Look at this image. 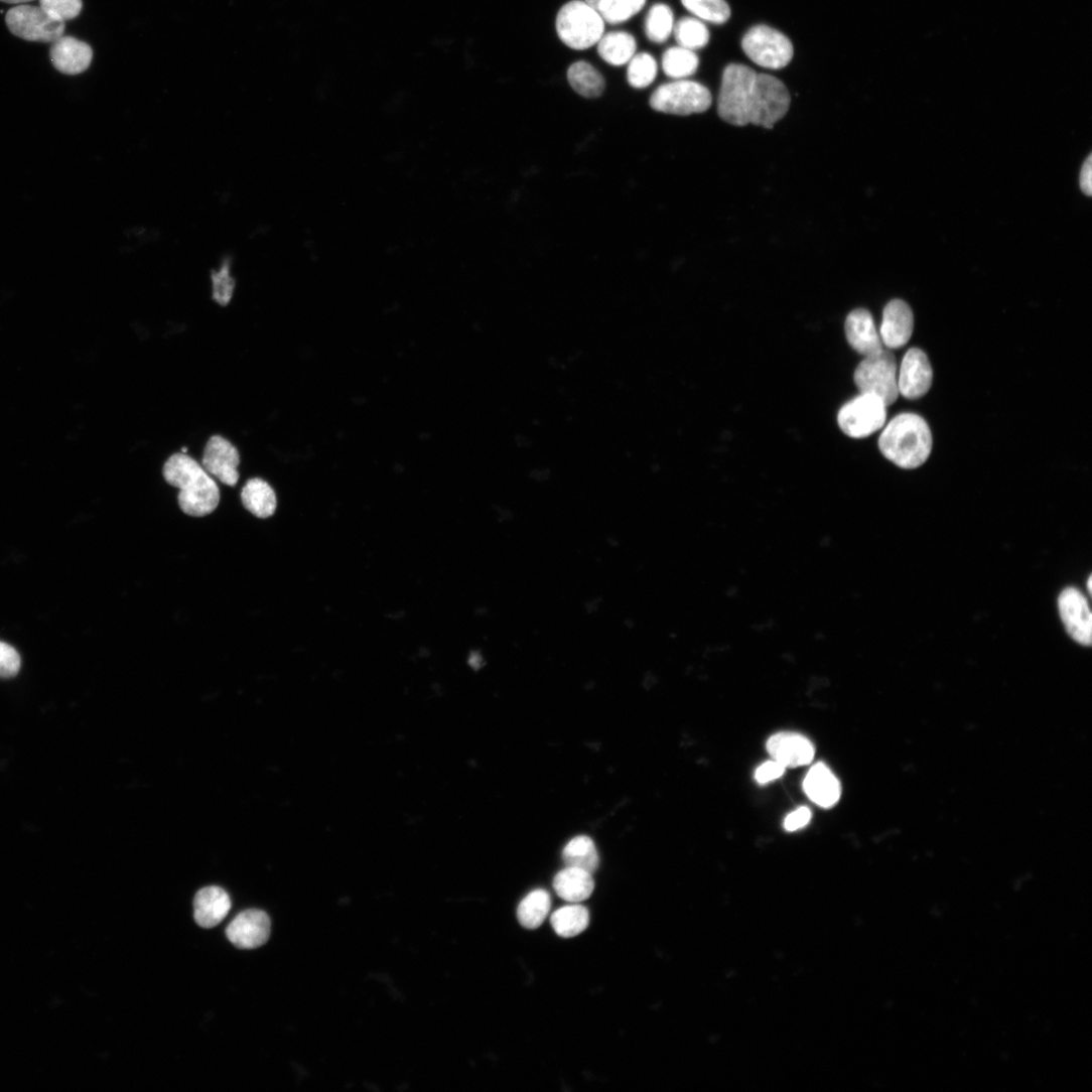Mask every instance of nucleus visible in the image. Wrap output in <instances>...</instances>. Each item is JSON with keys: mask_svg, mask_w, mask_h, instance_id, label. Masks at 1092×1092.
<instances>
[{"mask_svg": "<svg viewBox=\"0 0 1092 1092\" xmlns=\"http://www.w3.org/2000/svg\"><path fill=\"white\" fill-rule=\"evenodd\" d=\"M240 454L237 448L220 435L212 436L206 444L201 466L222 484L235 487L239 481Z\"/></svg>", "mask_w": 1092, "mask_h": 1092, "instance_id": "9b49d317", "label": "nucleus"}, {"mask_svg": "<svg viewBox=\"0 0 1092 1092\" xmlns=\"http://www.w3.org/2000/svg\"><path fill=\"white\" fill-rule=\"evenodd\" d=\"M790 103L787 88L772 76L742 64H729L723 72L717 111L730 125L772 129L786 116Z\"/></svg>", "mask_w": 1092, "mask_h": 1092, "instance_id": "f257e3e1", "label": "nucleus"}, {"mask_svg": "<svg viewBox=\"0 0 1092 1092\" xmlns=\"http://www.w3.org/2000/svg\"><path fill=\"white\" fill-rule=\"evenodd\" d=\"M1091 172H1092V160H1091V155H1089L1087 157V159L1085 160V162L1083 163L1082 168H1081V172H1080V187H1081L1082 191L1086 195H1091V192H1092Z\"/></svg>", "mask_w": 1092, "mask_h": 1092, "instance_id": "4c0bfd02", "label": "nucleus"}, {"mask_svg": "<svg viewBox=\"0 0 1092 1092\" xmlns=\"http://www.w3.org/2000/svg\"><path fill=\"white\" fill-rule=\"evenodd\" d=\"M6 24L13 35L29 42L54 43L64 36L65 23L50 17L41 7L20 5L9 10Z\"/></svg>", "mask_w": 1092, "mask_h": 1092, "instance_id": "1a4fd4ad", "label": "nucleus"}, {"mask_svg": "<svg viewBox=\"0 0 1092 1092\" xmlns=\"http://www.w3.org/2000/svg\"><path fill=\"white\" fill-rule=\"evenodd\" d=\"M767 750L772 760L786 769L809 765L815 755L814 745L807 737L790 731L772 735L767 741Z\"/></svg>", "mask_w": 1092, "mask_h": 1092, "instance_id": "4468645a", "label": "nucleus"}, {"mask_svg": "<svg viewBox=\"0 0 1092 1092\" xmlns=\"http://www.w3.org/2000/svg\"><path fill=\"white\" fill-rule=\"evenodd\" d=\"M554 889L564 901L579 904L588 900L595 889L592 874L578 868L567 867L554 879Z\"/></svg>", "mask_w": 1092, "mask_h": 1092, "instance_id": "aec40b11", "label": "nucleus"}, {"mask_svg": "<svg viewBox=\"0 0 1092 1092\" xmlns=\"http://www.w3.org/2000/svg\"><path fill=\"white\" fill-rule=\"evenodd\" d=\"M551 923L560 937L574 938L589 927L590 913L580 905L567 906L553 914Z\"/></svg>", "mask_w": 1092, "mask_h": 1092, "instance_id": "393cba45", "label": "nucleus"}, {"mask_svg": "<svg viewBox=\"0 0 1092 1092\" xmlns=\"http://www.w3.org/2000/svg\"><path fill=\"white\" fill-rule=\"evenodd\" d=\"M878 445L889 460L902 468L914 469L923 465L931 455L932 431L920 415L903 413L888 424Z\"/></svg>", "mask_w": 1092, "mask_h": 1092, "instance_id": "7ed1b4c3", "label": "nucleus"}, {"mask_svg": "<svg viewBox=\"0 0 1092 1092\" xmlns=\"http://www.w3.org/2000/svg\"><path fill=\"white\" fill-rule=\"evenodd\" d=\"M803 789L808 798L818 806L831 808L842 795L839 779L824 763L814 765L803 781Z\"/></svg>", "mask_w": 1092, "mask_h": 1092, "instance_id": "a211bd4d", "label": "nucleus"}, {"mask_svg": "<svg viewBox=\"0 0 1092 1092\" xmlns=\"http://www.w3.org/2000/svg\"><path fill=\"white\" fill-rule=\"evenodd\" d=\"M232 907L228 894L217 886L199 891L193 901L194 921L203 929H213L220 925Z\"/></svg>", "mask_w": 1092, "mask_h": 1092, "instance_id": "6ab92c4d", "label": "nucleus"}, {"mask_svg": "<svg viewBox=\"0 0 1092 1092\" xmlns=\"http://www.w3.org/2000/svg\"><path fill=\"white\" fill-rule=\"evenodd\" d=\"M845 333L851 348L865 358L884 350L874 319L865 309H857L848 315Z\"/></svg>", "mask_w": 1092, "mask_h": 1092, "instance_id": "dca6fc26", "label": "nucleus"}, {"mask_svg": "<svg viewBox=\"0 0 1092 1092\" xmlns=\"http://www.w3.org/2000/svg\"><path fill=\"white\" fill-rule=\"evenodd\" d=\"M230 268L231 259L226 258L221 269L217 272L212 271L211 276L213 282L212 299L223 307L231 302L236 286L235 280L231 277Z\"/></svg>", "mask_w": 1092, "mask_h": 1092, "instance_id": "473e14b6", "label": "nucleus"}, {"mask_svg": "<svg viewBox=\"0 0 1092 1092\" xmlns=\"http://www.w3.org/2000/svg\"><path fill=\"white\" fill-rule=\"evenodd\" d=\"M552 908V899L548 892L538 890L529 894L519 905L517 918L520 925L528 930L539 928Z\"/></svg>", "mask_w": 1092, "mask_h": 1092, "instance_id": "b1692460", "label": "nucleus"}, {"mask_svg": "<svg viewBox=\"0 0 1092 1092\" xmlns=\"http://www.w3.org/2000/svg\"><path fill=\"white\" fill-rule=\"evenodd\" d=\"M685 9L694 17L715 25L725 24L731 11L725 0H681Z\"/></svg>", "mask_w": 1092, "mask_h": 1092, "instance_id": "c756f323", "label": "nucleus"}, {"mask_svg": "<svg viewBox=\"0 0 1092 1092\" xmlns=\"http://www.w3.org/2000/svg\"><path fill=\"white\" fill-rule=\"evenodd\" d=\"M167 484L179 490L180 509L192 517L213 513L220 502V490L206 469L186 453L171 455L163 466Z\"/></svg>", "mask_w": 1092, "mask_h": 1092, "instance_id": "f03ea898", "label": "nucleus"}, {"mask_svg": "<svg viewBox=\"0 0 1092 1092\" xmlns=\"http://www.w3.org/2000/svg\"><path fill=\"white\" fill-rule=\"evenodd\" d=\"M567 867L578 868L593 874L599 866V855L592 839L580 836L573 839L563 852Z\"/></svg>", "mask_w": 1092, "mask_h": 1092, "instance_id": "a878e982", "label": "nucleus"}, {"mask_svg": "<svg viewBox=\"0 0 1092 1092\" xmlns=\"http://www.w3.org/2000/svg\"><path fill=\"white\" fill-rule=\"evenodd\" d=\"M662 67L667 77L676 81L693 76L699 67V58L692 50L677 46L663 55Z\"/></svg>", "mask_w": 1092, "mask_h": 1092, "instance_id": "bb28decb", "label": "nucleus"}, {"mask_svg": "<svg viewBox=\"0 0 1092 1092\" xmlns=\"http://www.w3.org/2000/svg\"><path fill=\"white\" fill-rule=\"evenodd\" d=\"M786 768L775 760L768 761L761 765L756 773L755 779L759 784H767L781 778L785 774Z\"/></svg>", "mask_w": 1092, "mask_h": 1092, "instance_id": "c9c22d12", "label": "nucleus"}, {"mask_svg": "<svg viewBox=\"0 0 1092 1092\" xmlns=\"http://www.w3.org/2000/svg\"><path fill=\"white\" fill-rule=\"evenodd\" d=\"M933 369L927 355L912 349L905 356L898 376L899 391L906 399L924 397L933 384Z\"/></svg>", "mask_w": 1092, "mask_h": 1092, "instance_id": "f8f14e48", "label": "nucleus"}, {"mask_svg": "<svg viewBox=\"0 0 1092 1092\" xmlns=\"http://www.w3.org/2000/svg\"><path fill=\"white\" fill-rule=\"evenodd\" d=\"M243 506L258 518H268L275 514L278 506L276 492L259 477L249 480L242 489Z\"/></svg>", "mask_w": 1092, "mask_h": 1092, "instance_id": "412c9836", "label": "nucleus"}, {"mask_svg": "<svg viewBox=\"0 0 1092 1092\" xmlns=\"http://www.w3.org/2000/svg\"><path fill=\"white\" fill-rule=\"evenodd\" d=\"M1061 620L1069 636L1089 647L1092 642V615L1085 596L1075 588L1065 589L1058 599Z\"/></svg>", "mask_w": 1092, "mask_h": 1092, "instance_id": "9d476101", "label": "nucleus"}, {"mask_svg": "<svg viewBox=\"0 0 1092 1092\" xmlns=\"http://www.w3.org/2000/svg\"><path fill=\"white\" fill-rule=\"evenodd\" d=\"M561 41L573 50H587L600 41L605 33V22L598 11L584 0H571L562 7L556 20Z\"/></svg>", "mask_w": 1092, "mask_h": 1092, "instance_id": "20e7f679", "label": "nucleus"}, {"mask_svg": "<svg viewBox=\"0 0 1092 1092\" xmlns=\"http://www.w3.org/2000/svg\"><path fill=\"white\" fill-rule=\"evenodd\" d=\"M811 811L807 807H799L788 814L784 821V829L787 832H797L805 828L811 821Z\"/></svg>", "mask_w": 1092, "mask_h": 1092, "instance_id": "e433bc0d", "label": "nucleus"}, {"mask_svg": "<svg viewBox=\"0 0 1092 1092\" xmlns=\"http://www.w3.org/2000/svg\"><path fill=\"white\" fill-rule=\"evenodd\" d=\"M898 363L891 351L866 357L854 374V382L860 393L879 397L889 407L899 396Z\"/></svg>", "mask_w": 1092, "mask_h": 1092, "instance_id": "39448f33", "label": "nucleus"}, {"mask_svg": "<svg viewBox=\"0 0 1092 1092\" xmlns=\"http://www.w3.org/2000/svg\"><path fill=\"white\" fill-rule=\"evenodd\" d=\"M568 81L576 93L587 99L599 98L606 87L602 75L586 61H579L570 66Z\"/></svg>", "mask_w": 1092, "mask_h": 1092, "instance_id": "5701e85b", "label": "nucleus"}, {"mask_svg": "<svg viewBox=\"0 0 1092 1092\" xmlns=\"http://www.w3.org/2000/svg\"><path fill=\"white\" fill-rule=\"evenodd\" d=\"M1091 585H1092V578H1091V576H1090V577H1089V579H1088V582H1087V589H1088V593H1089L1090 595H1091V592H1092V588H1091Z\"/></svg>", "mask_w": 1092, "mask_h": 1092, "instance_id": "a19ab883", "label": "nucleus"}, {"mask_svg": "<svg viewBox=\"0 0 1092 1092\" xmlns=\"http://www.w3.org/2000/svg\"><path fill=\"white\" fill-rule=\"evenodd\" d=\"M93 57L94 52L89 44L69 36H62L52 43L50 49L54 67L67 76H77L88 71Z\"/></svg>", "mask_w": 1092, "mask_h": 1092, "instance_id": "f3484780", "label": "nucleus"}, {"mask_svg": "<svg viewBox=\"0 0 1092 1092\" xmlns=\"http://www.w3.org/2000/svg\"><path fill=\"white\" fill-rule=\"evenodd\" d=\"M886 407L879 397L860 393L841 408L838 424L851 438L869 437L884 427L888 419Z\"/></svg>", "mask_w": 1092, "mask_h": 1092, "instance_id": "6e6552de", "label": "nucleus"}, {"mask_svg": "<svg viewBox=\"0 0 1092 1092\" xmlns=\"http://www.w3.org/2000/svg\"><path fill=\"white\" fill-rule=\"evenodd\" d=\"M646 4L647 0H603L598 12L605 23L619 25L637 16Z\"/></svg>", "mask_w": 1092, "mask_h": 1092, "instance_id": "7c9ffc66", "label": "nucleus"}, {"mask_svg": "<svg viewBox=\"0 0 1092 1092\" xmlns=\"http://www.w3.org/2000/svg\"><path fill=\"white\" fill-rule=\"evenodd\" d=\"M675 20L672 9L665 4H657L649 11L645 32L648 39L657 44H663L674 32Z\"/></svg>", "mask_w": 1092, "mask_h": 1092, "instance_id": "cd10ccee", "label": "nucleus"}, {"mask_svg": "<svg viewBox=\"0 0 1092 1092\" xmlns=\"http://www.w3.org/2000/svg\"><path fill=\"white\" fill-rule=\"evenodd\" d=\"M673 33L678 46L692 51L704 48L710 40L707 27L697 18L681 19L675 24Z\"/></svg>", "mask_w": 1092, "mask_h": 1092, "instance_id": "c85d7f7f", "label": "nucleus"}, {"mask_svg": "<svg viewBox=\"0 0 1092 1092\" xmlns=\"http://www.w3.org/2000/svg\"><path fill=\"white\" fill-rule=\"evenodd\" d=\"M914 326L915 319L910 306L902 300L890 302L884 308L879 332L882 345L889 350L906 347L912 338Z\"/></svg>", "mask_w": 1092, "mask_h": 1092, "instance_id": "2eb2a0df", "label": "nucleus"}, {"mask_svg": "<svg viewBox=\"0 0 1092 1092\" xmlns=\"http://www.w3.org/2000/svg\"><path fill=\"white\" fill-rule=\"evenodd\" d=\"M741 47L754 63L772 71L786 67L794 55L790 39L765 25L750 28L742 38Z\"/></svg>", "mask_w": 1092, "mask_h": 1092, "instance_id": "0eeeda50", "label": "nucleus"}, {"mask_svg": "<svg viewBox=\"0 0 1092 1092\" xmlns=\"http://www.w3.org/2000/svg\"><path fill=\"white\" fill-rule=\"evenodd\" d=\"M0 2H3L5 4H9V5L20 6V5H26L28 3H32V2H34V0H0Z\"/></svg>", "mask_w": 1092, "mask_h": 1092, "instance_id": "58836bf2", "label": "nucleus"}, {"mask_svg": "<svg viewBox=\"0 0 1092 1092\" xmlns=\"http://www.w3.org/2000/svg\"><path fill=\"white\" fill-rule=\"evenodd\" d=\"M597 45L599 56L612 66L628 64L636 55L638 48L636 38L625 31L604 34Z\"/></svg>", "mask_w": 1092, "mask_h": 1092, "instance_id": "4be33fe9", "label": "nucleus"}, {"mask_svg": "<svg viewBox=\"0 0 1092 1092\" xmlns=\"http://www.w3.org/2000/svg\"><path fill=\"white\" fill-rule=\"evenodd\" d=\"M187 451H188V448H186V447H183V448L181 449V452H182V453H186Z\"/></svg>", "mask_w": 1092, "mask_h": 1092, "instance_id": "79ce46f5", "label": "nucleus"}, {"mask_svg": "<svg viewBox=\"0 0 1092 1092\" xmlns=\"http://www.w3.org/2000/svg\"><path fill=\"white\" fill-rule=\"evenodd\" d=\"M271 922L268 915L259 910L239 914L228 926L226 936L238 949H257L269 939Z\"/></svg>", "mask_w": 1092, "mask_h": 1092, "instance_id": "ddd939ff", "label": "nucleus"}, {"mask_svg": "<svg viewBox=\"0 0 1092 1092\" xmlns=\"http://www.w3.org/2000/svg\"><path fill=\"white\" fill-rule=\"evenodd\" d=\"M584 2L592 9L598 11L603 0H584Z\"/></svg>", "mask_w": 1092, "mask_h": 1092, "instance_id": "ea45409f", "label": "nucleus"}, {"mask_svg": "<svg viewBox=\"0 0 1092 1092\" xmlns=\"http://www.w3.org/2000/svg\"><path fill=\"white\" fill-rule=\"evenodd\" d=\"M712 103L709 90L703 85L679 80L659 87L651 97V107L660 113L689 116L706 112Z\"/></svg>", "mask_w": 1092, "mask_h": 1092, "instance_id": "423d86ee", "label": "nucleus"}, {"mask_svg": "<svg viewBox=\"0 0 1092 1092\" xmlns=\"http://www.w3.org/2000/svg\"><path fill=\"white\" fill-rule=\"evenodd\" d=\"M628 64V82L634 89L650 87L658 76V63L649 53L636 54Z\"/></svg>", "mask_w": 1092, "mask_h": 1092, "instance_id": "2f4dec72", "label": "nucleus"}, {"mask_svg": "<svg viewBox=\"0 0 1092 1092\" xmlns=\"http://www.w3.org/2000/svg\"><path fill=\"white\" fill-rule=\"evenodd\" d=\"M21 657L10 645L0 642V678H13L21 670Z\"/></svg>", "mask_w": 1092, "mask_h": 1092, "instance_id": "f704fd0d", "label": "nucleus"}, {"mask_svg": "<svg viewBox=\"0 0 1092 1092\" xmlns=\"http://www.w3.org/2000/svg\"><path fill=\"white\" fill-rule=\"evenodd\" d=\"M40 7L53 19L72 21L80 16L83 0H39Z\"/></svg>", "mask_w": 1092, "mask_h": 1092, "instance_id": "72a5a7b5", "label": "nucleus"}]
</instances>
